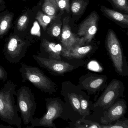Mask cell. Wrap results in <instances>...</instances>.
<instances>
[{"label": "cell", "instance_id": "obj_1", "mask_svg": "<svg viewBox=\"0 0 128 128\" xmlns=\"http://www.w3.org/2000/svg\"><path fill=\"white\" fill-rule=\"evenodd\" d=\"M17 85L8 80L0 90V119L11 125L21 128L22 119L15 104Z\"/></svg>", "mask_w": 128, "mask_h": 128}, {"label": "cell", "instance_id": "obj_29", "mask_svg": "<svg viewBox=\"0 0 128 128\" xmlns=\"http://www.w3.org/2000/svg\"><path fill=\"white\" fill-rule=\"evenodd\" d=\"M6 6V3L4 0H0V10H3Z\"/></svg>", "mask_w": 128, "mask_h": 128}, {"label": "cell", "instance_id": "obj_4", "mask_svg": "<svg viewBox=\"0 0 128 128\" xmlns=\"http://www.w3.org/2000/svg\"><path fill=\"white\" fill-rule=\"evenodd\" d=\"M47 112L40 118H34L30 126L26 128H32L36 126L56 128L53 121L60 117L63 112L62 102L59 98H46L45 99Z\"/></svg>", "mask_w": 128, "mask_h": 128}, {"label": "cell", "instance_id": "obj_20", "mask_svg": "<svg viewBox=\"0 0 128 128\" xmlns=\"http://www.w3.org/2000/svg\"><path fill=\"white\" fill-rule=\"evenodd\" d=\"M78 97L80 103V108L82 112V116L83 118L89 116L90 114V104L87 99L81 94H78Z\"/></svg>", "mask_w": 128, "mask_h": 128}, {"label": "cell", "instance_id": "obj_10", "mask_svg": "<svg viewBox=\"0 0 128 128\" xmlns=\"http://www.w3.org/2000/svg\"><path fill=\"white\" fill-rule=\"evenodd\" d=\"M98 16L96 12H93L81 24L78 35L81 37L84 44L90 43L97 30Z\"/></svg>", "mask_w": 128, "mask_h": 128}, {"label": "cell", "instance_id": "obj_17", "mask_svg": "<svg viewBox=\"0 0 128 128\" xmlns=\"http://www.w3.org/2000/svg\"><path fill=\"white\" fill-rule=\"evenodd\" d=\"M78 94L74 92H66L65 95H63L65 98L68 100L73 109L78 112L82 116V112L80 108V99L78 96Z\"/></svg>", "mask_w": 128, "mask_h": 128}, {"label": "cell", "instance_id": "obj_31", "mask_svg": "<svg viewBox=\"0 0 128 128\" xmlns=\"http://www.w3.org/2000/svg\"></svg>", "mask_w": 128, "mask_h": 128}, {"label": "cell", "instance_id": "obj_6", "mask_svg": "<svg viewBox=\"0 0 128 128\" xmlns=\"http://www.w3.org/2000/svg\"><path fill=\"white\" fill-rule=\"evenodd\" d=\"M27 42L18 36H12L5 45L4 53L6 60L12 63H18L25 56L30 46Z\"/></svg>", "mask_w": 128, "mask_h": 128}, {"label": "cell", "instance_id": "obj_21", "mask_svg": "<svg viewBox=\"0 0 128 128\" xmlns=\"http://www.w3.org/2000/svg\"><path fill=\"white\" fill-rule=\"evenodd\" d=\"M55 18V16H51L44 14L40 11L38 12L36 17V19L38 20L44 30L46 29L47 26L48 24H50L52 20H54Z\"/></svg>", "mask_w": 128, "mask_h": 128}, {"label": "cell", "instance_id": "obj_23", "mask_svg": "<svg viewBox=\"0 0 128 128\" xmlns=\"http://www.w3.org/2000/svg\"><path fill=\"white\" fill-rule=\"evenodd\" d=\"M113 124H109L107 125H101V128H128V120L120 121L119 120Z\"/></svg>", "mask_w": 128, "mask_h": 128}, {"label": "cell", "instance_id": "obj_7", "mask_svg": "<svg viewBox=\"0 0 128 128\" xmlns=\"http://www.w3.org/2000/svg\"><path fill=\"white\" fill-rule=\"evenodd\" d=\"M106 47L113 62L115 71L121 76L124 73V59L120 42L113 30H109L106 39Z\"/></svg>", "mask_w": 128, "mask_h": 128}, {"label": "cell", "instance_id": "obj_13", "mask_svg": "<svg viewBox=\"0 0 128 128\" xmlns=\"http://www.w3.org/2000/svg\"><path fill=\"white\" fill-rule=\"evenodd\" d=\"M41 46L42 53L39 54L38 56H40L45 54L46 56L48 55V57L46 58L62 60L60 55L62 50V47L60 45L43 39L42 41Z\"/></svg>", "mask_w": 128, "mask_h": 128}, {"label": "cell", "instance_id": "obj_14", "mask_svg": "<svg viewBox=\"0 0 128 128\" xmlns=\"http://www.w3.org/2000/svg\"><path fill=\"white\" fill-rule=\"evenodd\" d=\"M78 46L67 50H62L61 55L68 59H81L91 53L93 49L92 45Z\"/></svg>", "mask_w": 128, "mask_h": 128}, {"label": "cell", "instance_id": "obj_18", "mask_svg": "<svg viewBox=\"0 0 128 128\" xmlns=\"http://www.w3.org/2000/svg\"><path fill=\"white\" fill-rule=\"evenodd\" d=\"M13 15L6 14L2 16L0 19V36L4 35L10 28Z\"/></svg>", "mask_w": 128, "mask_h": 128}, {"label": "cell", "instance_id": "obj_19", "mask_svg": "<svg viewBox=\"0 0 128 128\" xmlns=\"http://www.w3.org/2000/svg\"><path fill=\"white\" fill-rule=\"evenodd\" d=\"M74 127L78 128H101V125L96 122L82 118L79 119L76 121Z\"/></svg>", "mask_w": 128, "mask_h": 128}, {"label": "cell", "instance_id": "obj_28", "mask_svg": "<svg viewBox=\"0 0 128 128\" xmlns=\"http://www.w3.org/2000/svg\"><path fill=\"white\" fill-rule=\"evenodd\" d=\"M8 79L7 72L2 66L0 65V80L6 81Z\"/></svg>", "mask_w": 128, "mask_h": 128}, {"label": "cell", "instance_id": "obj_15", "mask_svg": "<svg viewBox=\"0 0 128 128\" xmlns=\"http://www.w3.org/2000/svg\"><path fill=\"white\" fill-rule=\"evenodd\" d=\"M102 10L103 13L110 18L121 24L128 25V16L127 15L122 14L104 6L102 8Z\"/></svg>", "mask_w": 128, "mask_h": 128}, {"label": "cell", "instance_id": "obj_24", "mask_svg": "<svg viewBox=\"0 0 128 128\" xmlns=\"http://www.w3.org/2000/svg\"><path fill=\"white\" fill-rule=\"evenodd\" d=\"M29 18L27 15L24 14L21 16L17 22V28L20 31H23L25 30L28 22Z\"/></svg>", "mask_w": 128, "mask_h": 128}, {"label": "cell", "instance_id": "obj_30", "mask_svg": "<svg viewBox=\"0 0 128 128\" xmlns=\"http://www.w3.org/2000/svg\"><path fill=\"white\" fill-rule=\"evenodd\" d=\"M12 128L11 126H4L3 124H0V128Z\"/></svg>", "mask_w": 128, "mask_h": 128}, {"label": "cell", "instance_id": "obj_5", "mask_svg": "<svg viewBox=\"0 0 128 128\" xmlns=\"http://www.w3.org/2000/svg\"><path fill=\"white\" fill-rule=\"evenodd\" d=\"M125 87L121 81L114 79L106 86L104 90L93 107H102L108 109L120 97L123 96Z\"/></svg>", "mask_w": 128, "mask_h": 128}, {"label": "cell", "instance_id": "obj_26", "mask_svg": "<svg viewBox=\"0 0 128 128\" xmlns=\"http://www.w3.org/2000/svg\"><path fill=\"white\" fill-rule=\"evenodd\" d=\"M58 8L61 10H65L67 13L70 12L69 0H56Z\"/></svg>", "mask_w": 128, "mask_h": 128}, {"label": "cell", "instance_id": "obj_22", "mask_svg": "<svg viewBox=\"0 0 128 128\" xmlns=\"http://www.w3.org/2000/svg\"><path fill=\"white\" fill-rule=\"evenodd\" d=\"M84 4L82 0H74L71 6V10L75 15L79 14L84 9Z\"/></svg>", "mask_w": 128, "mask_h": 128}, {"label": "cell", "instance_id": "obj_27", "mask_svg": "<svg viewBox=\"0 0 128 128\" xmlns=\"http://www.w3.org/2000/svg\"><path fill=\"white\" fill-rule=\"evenodd\" d=\"M61 25L58 24H55L53 25L51 29L52 36L54 37H58L60 34Z\"/></svg>", "mask_w": 128, "mask_h": 128}, {"label": "cell", "instance_id": "obj_2", "mask_svg": "<svg viewBox=\"0 0 128 128\" xmlns=\"http://www.w3.org/2000/svg\"><path fill=\"white\" fill-rule=\"evenodd\" d=\"M19 72L23 82H30L42 92L50 94L56 92V84L38 67L23 63Z\"/></svg>", "mask_w": 128, "mask_h": 128}, {"label": "cell", "instance_id": "obj_16", "mask_svg": "<svg viewBox=\"0 0 128 128\" xmlns=\"http://www.w3.org/2000/svg\"><path fill=\"white\" fill-rule=\"evenodd\" d=\"M58 8L56 0H44L42 6V11L48 15L55 16Z\"/></svg>", "mask_w": 128, "mask_h": 128}, {"label": "cell", "instance_id": "obj_8", "mask_svg": "<svg viewBox=\"0 0 128 128\" xmlns=\"http://www.w3.org/2000/svg\"><path fill=\"white\" fill-rule=\"evenodd\" d=\"M107 79L106 76L90 72L79 78L77 87L86 90L88 95H95L104 89Z\"/></svg>", "mask_w": 128, "mask_h": 128}, {"label": "cell", "instance_id": "obj_9", "mask_svg": "<svg viewBox=\"0 0 128 128\" xmlns=\"http://www.w3.org/2000/svg\"><path fill=\"white\" fill-rule=\"evenodd\" d=\"M34 59L42 68L54 75L63 76L74 70V66L62 60H52L33 55Z\"/></svg>", "mask_w": 128, "mask_h": 128}, {"label": "cell", "instance_id": "obj_12", "mask_svg": "<svg viewBox=\"0 0 128 128\" xmlns=\"http://www.w3.org/2000/svg\"><path fill=\"white\" fill-rule=\"evenodd\" d=\"M126 102L122 99H120L110 106L104 116L101 118V123L107 125L119 120L126 114Z\"/></svg>", "mask_w": 128, "mask_h": 128}, {"label": "cell", "instance_id": "obj_11", "mask_svg": "<svg viewBox=\"0 0 128 128\" xmlns=\"http://www.w3.org/2000/svg\"><path fill=\"white\" fill-rule=\"evenodd\" d=\"M69 17L65 18L63 20V27L61 35V42L62 50H67L73 47L84 44L82 38L76 37L72 33L69 26Z\"/></svg>", "mask_w": 128, "mask_h": 128}, {"label": "cell", "instance_id": "obj_3", "mask_svg": "<svg viewBox=\"0 0 128 128\" xmlns=\"http://www.w3.org/2000/svg\"><path fill=\"white\" fill-rule=\"evenodd\" d=\"M17 108L24 125L30 123L36 109L34 94L30 88L22 86L17 91Z\"/></svg>", "mask_w": 128, "mask_h": 128}, {"label": "cell", "instance_id": "obj_25", "mask_svg": "<svg viewBox=\"0 0 128 128\" xmlns=\"http://www.w3.org/2000/svg\"><path fill=\"white\" fill-rule=\"evenodd\" d=\"M115 7L120 10L128 12V3L127 0H111Z\"/></svg>", "mask_w": 128, "mask_h": 128}]
</instances>
